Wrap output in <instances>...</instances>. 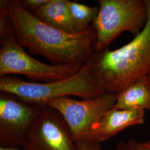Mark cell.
<instances>
[{"label":"cell","instance_id":"cell-1","mask_svg":"<svg viewBox=\"0 0 150 150\" xmlns=\"http://www.w3.org/2000/svg\"><path fill=\"white\" fill-rule=\"evenodd\" d=\"M0 10L8 17L15 38L22 47L54 64H84L95 53L96 34L92 27L79 33L60 30L38 19L18 0H1Z\"/></svg>","mask_w":150,"mask_h":150},{"label":"cell","instance_id":"cell-2","mask_svg":"<svg viewBox=\"0 0 150 150\" xmlns=\"http://www.w3.org/2000/svg\"><path fill=\"white\" fill-rule=\"evenodd\" d=\"M145 27L132 40L115 50L95 52L91 75L107 93L118 95L150 74V0Z\"/></svg>","mask_w":150,"mask_h":150},{"label":"cell","instance_id":"cell-3","mask_svg":"<svg viewBox=\"0 0 150 150\" xmlns=\"http://www.w3.org/2000/svg\"><path fill=\"white\" fill-rule=\"evenodd\" d=\"M91 60L69 77L47 83L26 82L9 75L1 76L0 91L24 102L41 106L50 100L64 97L75 96L87 100L100 96L105 92L91 75Z\"/></svg>","mask_w":150,"mask_h":150},{"label":"cell","instance_id":"cell-4","mask_svg":"<svg viewBox=\"0 0 150 150\" xmlns=\"http://www.w3.org/2000/svg\"><path fill=\"white\" fill-rule=\"evenodd\" d=\"M99 11L92 28L96 34L95 52L108 46L123 32L134 37L145 27L148 10L146 0H99Z\"/></svg>","mask_w":150,"mask_h":150},{"label":"cell","instance_id":"cell-5","mask_svg":"<svg viewBox=\"0 0 150 150\" xmlns=\"http://www.w3.org/2000/svg\"><path fill=\"white\" fill-rule=\"evenodd\" d=\"M0 39V77L19 74L31 80L47 83L68 78L83 66L48 64L38 61L28 54L17 42L13 28Z\"/></svg>","mask_w":150,"mask_h":150},{"label":"cell","instance_id":"cell-6","mask_svg":"<svg viewBox=\"0 0 150 150\" xmlns=\"http://www.w3.org/2000/svg\"><path fill=\"white\" fill-rule=\"evenodd\" d=\"M118 95L105 93L94 98L77 100L69 97L45 103L59 112L67 124L74 142L85 137L102 116L115 106Z\"/></svg>","mask_w":150,"mask_h":150},{"label":"cell","instance_id":"cell-7","mask_svg":"<svg viewBox=\"0 0 150 150\" xmlns=\"http://www.w3.org/2000/svg\"><path fill=\"white\" fill-rule=\"evenodd\" d=\"M42 108L28 105L9 97L0 98L1 147H23L27 134L38 120Z\"/></svg>","mask_w":150,"mask_h":150},{"label":"cell","instance_id":"cell-8","mask_svg":"<svg viewBox=\"0 0 150 150\" xmlns=\"http://www.w3.org/2000/svg\"><path fill=\"white\" fill-rule=\"evenodd\" d=\"M23 150H76L64 118L56 110L44 105L27 134Z\"/></svg>","mask_w":150,"mask_h":150},{"label":"cell","instance_id":"cell-9","mask_svg":"<svg viewBox=\"0 0 150 150\" xmlns=\"http://www.w3.org/2000/svg\"><path fill=\"white\" fill-rule=\"evenodd\" d=\"M145 111L112 108L107 111L83 138L100 143L111 138L123 129L143 124Z\"/></svg>","mask_w":150,"mask_h":150},{"label":"cell","instance_id":"cell-10","mask_svg":"<svg viewBox=\"0 0 150 150\" xmlns=\"http://www.w3.org/2000/svg\"><path fill=\"white\" fill-rule=\"evenodd\" d=\"M67 0H48L44 5L33 12V15L43 22L65 32L79 33L86 28L73 19L68 7Z\"/></svg>","mask_w":150,"mask_h":150},{"label":"cell","instance_id":"cell-11","mask_svg":"<svg viewBox=\"0 0 150 150\" xmlns=\"http://www.w3.org/2000/svg\"><path fill=\"white\" fill-rule=\"evenodd\" d=\"M113 108L147 110L150 112V89L146 77L136 81L118 94Z\"/></svg>","mask_w":150,"mask_h":150},{"label":"cell","instance_id":"cell-12","mask_svg":"<svg viewBox=\"0 0 150 150\" xmlns=\"http://www.w3.org/2000/svg\"><path fill=\"white\" fill-rule=\"evenodd\" d=\"M67 4L71 15L76 22L83 27H90L89 24L95 20L98 13V7H91L67 1Z\"/></svg>","mask_w":150,"mask_h":150},{"label":"cell","instance_id":"cell-13","mask_svg":"<svg viewBox=\"0 0 150 150\" xmlns=\"http://www.w3.org/2000/svg\"><path fill=\"white\" fill-rule=\"evenodd\" d=\"M76 150H101L100 143L87 138H82L75 142Z\"/></svg>","mask_w":150,"mask_h":150},{"label":"cell","instance_id":"cell-14","mask_svg":"<svg viewBox=\"0 0 150 150\" xmlns=\"http://www.w3.org/2000/svg\"><path fill=\"white\" fill-rule=\"evenodd\" d=\"M48 0H22L20 2L26 9H31L35 11L41 6L46 4Z\"/></svg>","mask_w":150,"mask_h":150},{"label":"cell","instance_id":"cell-15","mask_svg":"<svg viewBox=\"0 0 150 150\" xmlns=\"http://www.w3.org/2000/svg\"><path fill=\"white\" fill-rule=\"evenodd\" d=\"M137 142L134 139L127 141H121L119 142L116 147L113 150H137Z\"/></svg>","mask_w":150,"mask_h":150},{"label":"cell","instance_id":"cell-16","mask_svg":"<svg viewBox=\"0 0 150 150\" xmlns=\"http://www.w3.org/2000/svg\"><path fill=\"white\" fill-rule=\"evenodd\" d=\"M137 150H150V139L142 142H137Z\"/></svg>","mask_w":150,"mask_h":150},{"label":"cell","instance_id":"cell-17","mask_svg":"<svg viewBox=\"0 0 150 150\" xmlns=\"http://www.w3.org/2000/svg\"><path fill=\"white\" fill-rule=\"evenodd\" d=\"M0 150H20L17 148H8V147H1Z\"/></svg>","mask_w":150,"mask_h":150},{"label":"cell","instance_id":"cell-18","mask_svg":"<svg viewBox=\"0 0 150 150\" xmlns=\"http://www.w3.org/2000/svg\"><path fill=\"white\" fill-rule=\"evenodd\" d=\"M146 81H147L148 86L149 87V88H150V74L149 75H147V76L146 77Z\"/></svg>","mask_w":150,"mask_h":150}]
</instances>
